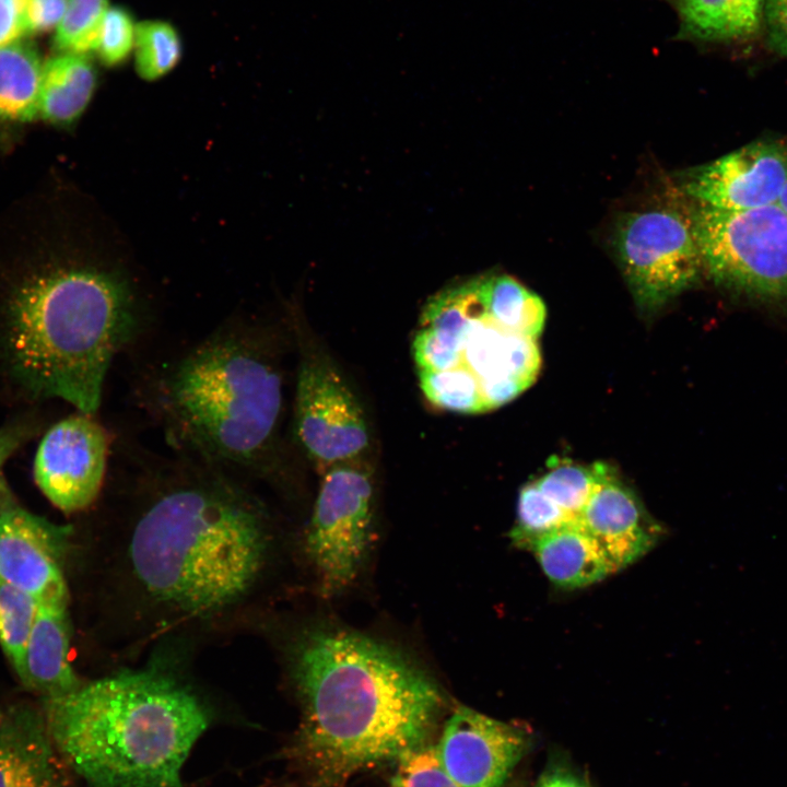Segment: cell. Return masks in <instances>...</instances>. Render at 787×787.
Wrapping results in <instances>:
<instances>
[{"mask_svg":"<svg viewBox=\"0 0 787 787\" xmlns=\"http://www.w3.org/2000/svg\"><path fill=\"white\" fill-rule=\"evenodd\" d=\"M122 529L114 575L133 618L160 632L207 624L254 599L270 563L262 502L202 463L154 484Z\"/></svg>","mask_w":787,"mask_h":787,"instance_id":"6da1fadb","label":"cell"},{"mask_svg":"<svg viewBox=\"0 0 787 787\" xmlns=\"http://www.w3.org/2000/svg\"><path fill=\"white\" fill-rule=\"evenodd\" d=\"M289 655L302 709L295 753L322 780L396 762L427 743L444 697L398 649L316 624L296 635Z\"/></svg>","mask_w":787,"mask_h":787,"instance_id":"7a4b0ae2","label":"cell"},{"mask_svg":"<svg viewBox=\"0 0 787 787\" xmlns=\"http://www.w3.org/2000/svg\"><path fill=\"white\" fill-rule=\"evenodd\" d=\"M120 274L66 268L16 286L0 309V378L22 399L57 398L94 414L113 359L140 332Z\"/></svg>","mask_w":787,"mask_h":787,"instance_id":"3957f363","label":"cell"},{"mask_svg":"<svg viewBox=\"0 0 787 787\" xmlns=\"http://www.w3.org/2000/svg\"><path fill=\"white\" fill-rule=\"evenodd\" d=\"M44 717L64 764L90 787H184L209 709L174 674L126 669L52 698Z\"/></svg>","mask_w":787,"mask_h":787,"instance_id":"277c9868","label":"cell"},{"mask_svg":"<svg viewBox=\"0 0 787 787\" xmlns=\"http://www.w3.org/2000/svg\"><path fill=\"white\" fill-rule=\"evenodd\" d=\"M153 402L168 438L200 463L259 468L282 410V375L262 332L225 326L168 365Z\"/></svg>","mask_w":787,"mask_h":787,"instance_id":"5b68a950","label":"cell"},{"mask_svg":"<svg viewBox=\"0 0 787 787\" xmlns=\"http://www.w3.org/2000/svg\"><path fill=\"white\" fill-rule=\"evenodd\" d=\"M537 339L510 331L486 312L481 277L425 304L412 341L420 388L436 408L461 414L494 410L537 377Z\"/></svg>","mask_w":787,"mask_h":787,"instance_id":"8992f818","label":"cell"},{"mask_svg":"<svg viewBox=\"0 0 787 787\" xmlns=\"http://www.w3.org/2000/svg\"><path fill=\"white\" fill-rule=\"evenodd\" d=\"M704 270L719 284L765 301L787 297V214L779 203L729 211L696 204Z\"/></svg>","mask_w":787,"mask_h":787,"instance_id":"52a82bcc","label":"cell"},{"mask_svg":"<svg viewBox=\"0 0 787 787\" xmlns=\"http://www.w3.org/2000/svg\"><path fill=\"white\" fill-rule=\"evenodd\" d=\"M612 245L635 301L645 309L666 304L704 270L693 208L680 198L622 213Z\"/></svg>","mask_w":787,"mask_h":787,"instance_id":"ba28073f","label":"cell"},{"mask_svg":"<svg viewBox=\"0 0 787 787\" xmlns=\"http://www.w3.org/2000/svg\"><path fill=\"white\" fill-rule=\"evenodd\" d=\"M318 473L304 549L320 594L331 598L353 584L366 560L373 536L374 483L359 460Z\"/></svg>","mask_w":787,"mask_h":787,"instance_id":"9c48e42d","label":"cell"},{"mask_svg":"<svg viewBox=\"0 0 787 787\" xmlns=\"http://www.w3.org/2000/svg\"><path fill=\"white\" fill-rule=\"evenodd\" d=\"M295 433L317 471L359 460L369 444L363 409L341 374L329 362L306 355L295 392Z\"/></svg>","mask_w":787,"mask_h":787,"instance_id":"30bf717a","label":"cell"},{"mask_svg":"<svg viewBox=\"0 0 787 787\" xmlns=\"http://www.w3.org/2000/svg\"><path fill=\"white\" fill-rule=\"evenodd\" d=\"M92 415L78 412L55 423L35 455L38 488L64 513L89 507L104 483L109 438Z\"/></svg>","mask_w":787,"mask_h":787,"instance_id":"8fae6325","label":"cell"},{"mask_svg":"<svg viewBox=\"0 0 787 787\" xmlns=\"http://www.w3.org/2000/svg\"><path fill=\"white\" fill-rule=\"evenodd\" d=\"M787 185V142L747 144L689 175L684 195L708 208L741 211L779 202Z\"/></svg>","mask_w":787,"mask_h":787,"instance_id":"7c38bea8","label":"cell"},{"mask_svg":"<svg viewBox=\"0 0 787 787\" xmlns=\"http://www.w3.org/2000/svg\"><path fill=\"white\" fill-rule=\"evenodd\" d=\"M444 768L460 787H502L528 747V735L467 706L446 720L435 744Z\"/></svg>","mask_w":787,"mask_h":787,"instance_id":"4fadbf2b","label":"cell"},{"mask_svg":"<svg viewBox=\"0 0 787 787\" xmlns=\"http://www.w3.org/2000/svg\"><path fill=\"white\" fill-rule=\"evenodd\" d=\"M67 531L20 507L0 513V582L39 602L66 603L61 568Z\"/></svg>","mask_w":787,"mask_h":787,"instance_id":"5bb4252c","label":"cell"},{"mask_svg":"<svg viewBox=\"0 0 787 787\" xmlns=\"http://www.w3.org/2000/svg\"><path fill=\"white\" fill-rule=\"evenodd\" d=\"M578 521L598 543L615 571L641 559L660 536L659 527L610 467Z\"/></svg>","mask_w":787,"mask_h":787,"instance_id":"9a60e30c","label":"cell"},{"mask_svg":"<svg viewBox=\"0 0 787 787\" xmlns=\"http://www.w3.org/2000/svg\"><path fill=\"white\" fill-rule=\"evenodd\" d=\"M63 764L44 714L28 706L0 714V787H67Z\"/></svg>","mask_w":787,"mask_h":787,"instance_id":"2e32d148","label":"cell"},{"mask_svg":"<svg viewBox=\"0 0 787 787\" xmlns=\"http://www.w3.org/2000/svg\"><path fill=\"white\" fill-rule=\"evenodd\" d=\"M70 627L66 603L39 602L27 643L22 682L52 698L81 683L69 659Z\"/></svg>","mask_w":787,"mask_h":787,"instance_id":"e0dca14e","label":"cell"},{"mask_svg":"<svg viewBox=\"0 0 787 787\" xmlns=\"http://www.w3.org/2000/svg\"><path fill=\"white\" fill-rule=\"evenodd\" d=\"M557 587L576 589L600 582L614 567L578 520L536 541L530 550Z\"/></svg>","mask_w":787,"mask_h":787,"instance_id":"ac0fdd59","label":"cell"},{"mask_svg":"<svg viewBox=\"0 0 787 787\" xmlns=\"http://www.w3.org/2000/svg\"><path fill=\"white\" fill-rule=\"evenodd\" d=\"M678 16L674 39L737 43L763 28L765 0H672Z\"/></svg>","mask_w":787,"mask_h":787,"instance_id":"d6986e66","label":"cell"},{"mask_svg":"<svg viewBox=\"0 0 787 787\" xmlns=\"http://www.w3.org/2000/svg\"><path fill=\"white\" fill-rule=\"evenodd\" d=\"M97 74L87 55L58 52L43 62L38 116L68 125L75 121L93 97Z\"/></svg>","mask_w":787,"mask_h":787,"instance_id":"ffe728a7","label":"cell"},{"mask_svg":"<svg viewBox=\"0 0 787 787\" xmlns=\"http://www.w3.org/2000/svg\"><path fill=\"white\" fill-rule=\"evenodd\" d=\"M43 61L24 38L0 47V120L30 122L38 116Z\"/></svg>","mask_w":787,"mask_h":787,"instance_id":"44dd1931","label":"cell"},{"mask_svg":"<svg viewBox=\"0 0 787 787\" xmlns=\"http://www.w3.org/2000/svg\"><path fill=\"white\" fill-rule=\"evenodd\" d=\"M488 314L504 328L537 339L544 326L542 299L506 274L481 275Z\"/></svg>","mask_w":787,"mask_h":787,"instance_id":"7402d4cb","label":"cell"},{"mask_svg":"<svg viewBox=\"0 0 787 787\" xmlns=\"http://www.w3.org/2000/svg\"><path fill=\"white\" fill-rule=\"evenodd\" d=\"M608 467L601 462L585 466L569 459L552 458L548 471L535 483L565 513L578 519Z\"/></svg>","mask_w":787,"mask_h":787,"instance_id":"603a6c76","label":"cell"},{"mask_svg":"<svg viewBox=\"0 0 787 787\" xmlns=\"http://www.w3.org/2000/svg\"><path fill=\"white\" fill-rule=\"evenodd\" d=\"M38 606L39 601L33 596L0 582V645L21 680Z\"/></svg>","mask_w":787,"mask_h":787,"instance_id":"cb8c5ba5","label":"cell"},{"mask_svg":"<svg viewBox=\"0 0 787 787\" xmlns=\"http://www.w3.org/2000/svg\"><path fill=\"white\" fill-rule=\"evenodd\" d=\"M576 520L530 481L519 491L516 522L509 537L516 547L529 551L539 539Z\"/></svg>","mask_w":787,"mask_h":787,"instance_id":"d4e9b609","label":"cell"},{"mask_svg":"<svg viewBox=\"0 0 787 787\" xmlns=\"http://www.w3.org/2000/svg\"><path fill=\"white\" fill-rule=\"evenodd\" d=\"M134 64L140 78L161 79L181 58L183 47L176 28L158 20L143 21L136 26Z\"/></svg>","mask_w":787,"mask_h":787,"instance_id":"484cf974","label":"cell"},{"mask_svg":"<svg viewBox=\"0 0 787 787\" xmlns=\"http://www.w3.org/2000/svg\"><path fill=\"white\" fill-rule=\"evenodd\" d=\"M108 0H68L64 15L55 31L58 52L89 55L96 50Z\"/></svg>","mask_w":787,"mask_h":787,"instance_id":"4316f807","label":"cell"},{"mask_svg":"<svg viewBox=\"0 0 787 787\" xmlns=\"http://www.w3.org/2000/svg\"><path fill=\"white\" fill-rule=\"evenodd\" d=\"M395 763L390 787H460L444 768L434 744L409 750Z\"/></svg>","mask_w":787,"mask_h":787,"instance_id":"83f0119b","label":"cell"},{"mask_svg":"<svg viewBox=\"0 0 787 787\" xmlns=\"http://www.w3.org/2000/svg\"><path fill=\"white\" fill-rule=\"evenodd\" d=\"M136 26L126 9L109 7L95 50L104 64L116 67L128 59L134 48Z\"/></svg>","mask_w":787,"mask_h":787,"instance_id":"f1b7e54d","label":"cell"},{"mask_svg":"<svg viewBox=\"0 0 787 787\" xmlns=\"http://www.w3.org/2000/svg\"><path fill=\"white\" fill-rule=\"evenodd\" d=\"M67 4L68 0H27L28 35L56 31L64 15Z\"/></svg>","mask_w":787,"mask_h":787,"instance_id":"f546056e","label":"cell"},{"mask_svg":"<svg viewBox=\"0 0 787 787\" xmlns=\"http://www.w3.org/2000/svg\"><path fill=\"white\" fill-rule=\"evenodd\" d=\"M26 3L27 0H0V47L28 35Z\"/></svg>","mask_w":787,"mask_h":787,"instance_id":"4dcf8cb0","label":"cell"},{"mask_svg":"<svg viewBox=\"0 0 787 787\" xmlns=\"http://www.w3.org/2000/svg\"><path fill=\"white\" fill-rule=\"evenodd\" d=\"M763 27L771 48L787 57V0H765Z\"/></svg>","mask_w":787,"mask_h":787,"instance_id":"1f68e13d","label":"cell"},{"mask_svg":"<svg viewBox=\"0 0 787 787\" xmlns=\"http://www.w3.org/2000/svg\"><path fill=\"white\" fill-rule=\"evenodd\" d=\"M30 427L23 423H14L0 428V501L7 494L1 468L7 459L22 445L28 435Z\"/></svg>","mask_w":787,"mask_h":787,"instance_id":"d6a6232c","label":"cell"},{"mask_svg":"<svg viewBox=\"0 0 787 787\" xmlns=\"http://www.w3.org/2000/svg\"><path fill=\"white\" fill-rule=\"evenodd\" d=\"M538 787H587L568 775H553L544 778Z\"/></svg>","mask_w":787,"mask_h":787,"instance_id":"836d02e7","label":"cell"},{"mask_svg":"<svg viewBox=\"0 0 787 787\" xmlns=\"http://www.w3.org/2000/svg\"><path fill=\"white\" fill-rule=\"evenodd\" d=\"M778 203L787 214V185H786V188H785Z\"/></svg>","mask_w":787,"mask_h":787,"instance_id":"e575fe53","label":"cell"}]
</instances>
